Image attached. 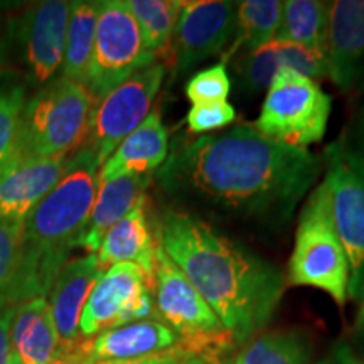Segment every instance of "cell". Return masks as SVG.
Listing matches in <instances>:
<instances>
[{
  "label": "cell",
  "mask_w": 364,
  "mask_h": 364,
  "mask_svg": "<svg viewBox=\"0 0 364 364\" xmlns=\"http://www.w3.org/2000/svg\"><path fill=\"white\" fill-rule=\"evenodd\" d=\"M322 169L309 149L241 124L198 139L177 136L156 177L177 204L275 231L289 225Z\"/></svg>",
  "instance_id": "cell-1"
},
{
  "label": "cell",
  "mask_w": 364,
  "mask_h": 364,
  "mask_svg": "<svg viewBox=\"0 0 364 364\" xmlns=\"http://www.w3.org/2000/svg\"><path fill=\"white\" fill-rule=\"evenodd\" d=\"M156 235L236 344L270 322L287 285L275 265L188 211H164Z\"/></svg>",
  "instance_id": "cell-2"
},
{
  "label": "cell",
  "mask_w": 364,
  "mask_h": 364,
  "mask_svg": "<svg viewBox=\"0 0 364 364\" xmlns=\"http://www.w3.org/2000/svg\"><path fill=\"white\" fill-rule=\"evenodd\" d=\"M102 162L88 147L80 149L61 179L24 220L21 260L22 304L48 297L59 270L88 225L100 188Z\"/></svg>",
  "instance_id": "cell-3"
},
{
  "label": "cell",
  "mask_w": 364,
  "mask_h": 364,
  "mask_svg": "<svg viewBox=\"0 0 364 364\" xmlns=\"http://www.w3.org/2000/svg\"><path fill=\"white\" fill-rule=\"evenodd\" d=\"M154 307L159 321L177 334L174 349L186 359L226 361L236 341L228 332L201 294L174 265L159 245L152 277Z\"/></svg>",
  "instance_id": "cell-4"
},
{
  "label": "cell",
  "mask_w": 364,
  "mask_h": 364,
  "mask_svg": "<svg viewBox=\"0 0 364 364\" xmlns=\"http://www.w3.org/2000/svg\"><path fill=\"white\" fill-rule=\"evenodd\" d=\"M93 108L85 85L65 76L46 83L24 105L14 164L68 156L86 139Z\"/></svg>",
  "instance_id": "cell-5"
},
{
  "label": "cell",
  "mask_w": 364,
  "mask_h": 364,
  "mask_svg": "<svg viewBox=\"0 0 364 364\" xmlns=\"http://www.w3.org/2000/svg\"><path fill=\"white\" fill-rule=\"evenodd\" d=\"M327 211L349 263L348 297L364 300V157L343 135L324 150Z\"/></svg>",
  "instance_id": "cell-6"
},
{
  "label": "cell",
  "mask_w": 364,
  "mask_h": 364,
  "mask_svg": "<svg viewBox=\"0 0 364 364\" xmlns=\"http://www.w3.org/2000/svg\"><path fill=\"white\" fill-rule=\"evenodd\" d=\"M287 279L290 285L322 290L339 307L348 300V257L331 223L321 186L309 196L300 215Z\"/></svg>",
  "instance_id": "cell-7"
},
{
  "label": "cell",
  "mask_w": 364,
  "mask_h": 364,
  "mask_svg": "<svg viewBox=\"0 0 364 364\" xmlns=\"http://www.w3.org/2000/svg\"><path fill=\"white\" fill-rule=\"evenodd\" d=\"M332 98L307 76L280 70L267 90L255 130L267 139L307 149L324 139L329 124Z\"/></svg>",
  "instance_id": "cell-8"
},
{
  "label": "cell",
  "mask_w": 364,
  "mask_h": 364,
  "mask_svg": "<svg viewBox=\"0 0 364 364\" xmlns=\"http://www.w3.org/2000/svg\"><path fill=\"white\" fill-rule=\"evenodd\" d=\"M125 0H105L100 6L97 33L85 86L98 103L132 75L156 65Z\"/></svg>",
  "instance_id": "cell-9"
},
{
  "label": "cell",
  "mask_w": 364,
  "mask_h": 364,
  "mask_svg": "<svg viewBox=\"0 0 364 364\" xmlns=\"http://www.w3.org/2000/svg\"><path fill=\"white\" fill-rule=\"evenodd\" d=\"M164 78L166 66L156 63L132 75L95 103L85 147L97 154L102 166L118 145L149 117Z\"/></svg>",
  "instance_id": "cell-10"
},
{
  "label": "cell",
  "mask_w": 364,
  "mask_h": 364,
  "mask_svg": "<svg viewBox=\"0 0 364 364\" xmlns=\"http://www.w3.org/2000/svg\"><path fill=\"white\" fill-rule=\"evenodd\" d=\"M154 314L152 282L134 263H118L105 270L91 290L80 318V336L95 338Z\"/></svg>",
  "instance_id": "cell-11"
},
{
  "label": "cell",
  "mask_w": 364,
  "mask_h": 364,
  "mask_svg": "<svg viewBox=\"0 0 364 364\" xmlns=\"http://www.w3.org/2000/svg\"><path fill=\"white\" fill-rule=\"evenodd\" d=\"M236 11L238 2L231 0L181 2L169 58L174 80L184 78L226 48L236 33Z\"/></svg>",
  "instance_id": "cell-12"
},
{
  "label": "cell",
  "mask_w": 364,
  "mask_h": 364,
  "mask_svg": "<svg viewBox=\"0 0 364 364\" xmlns=\"http://www.w3.org/2000/svg\"><path fill=\"white\" fill-rule=\"evenodd\" d=\"M326 65L343 93L364 90V0L327 2Z\"/></svg>",
  "instance_id": "cell-13"
},
{
  "label": "cell",
  "mask_w": 364,
  "mask_h": 364,
  "mask_svg": "<svg viewBox=\"0 0 364 364\" xmlns=\"http://www.w3.org/2000/svg\"><path fill=\"white\" fill-rule=\"evenodd\" d=\"M177 334L159 318L130 322L83 339L78 348V363L136 361L159 356L177 344Z\"/></svg>",
  "instance_id": "cell-14"
},
{
  "label": "cell",
  "mask_w": 364,
  "mask_h": 364,
  "mask_svg": "<svg viewBox=\"0 0 364 364\" xmlns=\"http://www.w3.org/2000/svg\"><path fill=\"white\" fill-rule=\"evenodd\" d=\"M105 268L98 263L97 255H86L66 262L59 270L51 289V306L54 324L61 341V359L70 354L83 338L80 336V318L91 290ZM61 363V361H59Z\"/></svg>",
  "instance_id": "cell-15"
},
{
  "label": "cell",
  "mask_w": 364,
  "mask_h": 364,
  "mask_svg": "<svg viewBox=\"0 0 364 364\" xmlns=\"http://www.w3.org/2000/svg\"><path fill=\"white\" fill-rule=\"evenodd\" d=\"M71 2L46 0L36 4L24 22L26 61L36 83H49L63 66Z\"/></svg>",
  "instance_id": "cell-16"
},
{
  "label": "cell",
  "mask_w": 364,
  "mask_h": 364,
  "mask_svg": "<svg viewBox=\"0 0 364 364\" xmlns=\"http://www.w3.org/2000/svg\"><path fill=\"white\" fill-rule=\"evenodd\" d=\"M66 164L68 156L12 164L0 177V221L24 223L41 199L61 179Z\"/></svg>",
  "instance_id": "cell-17"
},
{
  "label": "cell",
  "mask_w": 364,
  "mask_h": 364,
  "mask_svg": "<svg viewBox=\"0 0 364 364\" xmlns=\"http://www.w3.org/2000/svg\"><path fill=\"white\" fill-rule=\"evenodd\" d=\"M11 344L14 364H59L61 341L48 297H36L14 309Z\"/></svg>",
  "instance_id": "cell-18"
},
{
  "label": "cell",
  "mask_w": 364,
  "mask_h": 364,
  "mask_svg": "<svg viewBox=\"0 0 364 364\" xmlns=\"http://www.w3.org/2000/svg\"><path fill=\"white\" fill-rule=\"evenodd\" d=\"M169 134L161 112L154 110L115 149L100 169V182L122 176L154 174L169 156Z\"/></svg>",
  "instance_id": "cell-19"
},
{
  "label": "cell",
  "mask_w": 364,
  "mask_h": 364,
  "mask_svg": "<svg viewBox=\"0 0 364 364\" xmlns=\"http://www.w3.org/2000/svg\"><path fill=\"white\" fill-rule=\"evenodd\" d=\"M159 250L157 235L150 231L145 215V198L125 218L108 230L95 253L102 268L108 270L118 263H134L152 282Z\"/></svg>",
  "instance_id": "cell-20"
},
{
  "label": "cell",
  "mask_w": 364,
  "mask_h": 364,
  "mask_svg": "<svg viewBox=\"0 0 364 364\" xmlns=\"http://www.w3.org/2000/svg\"><path fill=\"white\" fill-rule=\"evenodd\" d=\"M152 174L122 176L100 182L93 209L80 240V247L95 255L112 226L125 218L145 198Z\"/></svg>",
  "instance_id": "cell-21"
},
{
  "label": "cell",
  "mask_w": 364,
  "mask_h": 364,
  "mask_svg": "<svg viewBox=\"0 0 364 364\" xmlns=\"http://www.w3.org/2000/svg\"><path fill=\"white\" fill-rule=\"evenodd\" d=\"M100 6H102V2H97V0L71 2L65 58H63L61 68L65 78L81 85H85L91 51H93Z\"/></svg>",
  "instance_id": "cell-22"
},
{
  "label": "cell",
  "mask_w": 364,
  "mask_h": 364,
  "mask_svg": "<svg viewBox=\"0 0 364 364\" xmlns=\"http://www.w3.org/2000/svg\"><path fill=\"white\" fill-rule=\"evenodd\" d=\"M327 2L287 0L282 4V24L277 39L306 46L326 58Z\"/></svg>",
  "instance_id": "cell-23"
},
{
  "label": "cell",
  "mask_w": 364,
  "mask_h": 364,
  "mask_svg": "<svg viewBox=\"0 0 364 364\" xmlns=\"http://www.w3.org/2000/svg\"><path fill=\"white\" fill-rule=\"evenodd\" d=\"M311 349L302 332H265L250 339L231 364H311Z\"/></svg>",
  "instance_id": "cell-24"
},
{
  "label": "cell",
  "mask_w": 364,
  "mask_h": 364,
  "mask_svg": "<svg viewBox=\"0 0 364 364\" xmlns=\"http://www.w3.org/2000/svg\"><path fill=\"white\" fill-rule=\"evenodd\" d=\"M145 48L157 59L169 56L181 0H127Z\"/></svg>",
  "instance_id": "cell-25"
},
{
  "label": "cell",
  "mask_w": 364,
  "mask_h": 364,
  "mask_svg": "<svg viewBox=\"0 0 364 364\" xmlns=\"http://www.w3.org/2000/svg\"><path fill=\"white\" fill-rule=\"evenodd\" d=\"M282 4L279 0H245L238 2L236 11V33L233 51L243 48V51H253L277 39L282 24Z\"/></svg>",
  "instance_id": "cell-26"
},
{
  "label": "cell",
  "mask_w": 364,
  "mask_h": 364,
  "mask_svg": "<svg viewBox=\"0 0 364 364\" xmlns=\"http://www.w3.org/2000/svg\"><path fill=\"white\" fill-rule=\"evenodd\" d=\"M24 223L0 221V311L21 306V260Z\"/></svg>",
  "instance_id": "cell-27"
},
{
  "label": "cell",
  "mask_w": 364,
  "mask_h": 364,
  "mask_svg": "<svg viewBox=\"0 0 364 364\" xmlns=\"http://www.w3.org/2000/svg\"><path fill=\"white\" fill-rule=\"evenodd\" d=\"M280 70H285V63L277 41H272L253 51H243L236 61L240 86L248 95L267 91Z\"/></svg>",
  "instance_id": "cell-28"
},
{
  "label": "cell",
  "mask_w": 364,
  "mask_h": 364,
  "mask_svg": "<svg viewBox=\"0 0 364 364\" xmlns=\"http://www.w3.org/2000/svg\"><path fill=\"white\" fill-rule=\"evenodd\" d=\"M24 105V86L0 78V177L11 169L16 157L17 135H19Z\"/></svg>",
  "instance_id": "cell-29"
},
{
  "label": "cell",
  "mask_w": 364,
  "mask_h": 364,
  "mask_svg": "<svg viewBox=\"0 0 364 364\" xmlns=\"http://www.w3.org/2000/svg\"><path fill=\"white\" fill-rule=\"evenodd\" d=\"M184 93L193 105L226 102L231 93V78L226 70V63H218L194 73L186 83Z\"/></svg>",
  "instance_id": "cell-30"
},
{
  "label": "cell",
  "mask_w": 364,
  "mask_h": 364,
  "mask_svg": "<svg viewBox=\"0 0 364 364\" xmlns=\"http://www.w3.org/2000/svg\"><path fill=\"white\" fill-rule=\"evenodd\" d=\"M236 120V110L228 102L198 103L191 107L186 115L189 134H209V132L225 130Z\"/></svg>",
  "instance_id": "cell-31"
},
{
  "label": "cell",
  "mask_w": 364,
  "mask_h": 364,
  "mask_svg": "<svg viewBox=\"0 0 364 364\" xmlns=\"http://www.w3.org/2000/svg\"><path fill=\"white\" fill-rule=\"evenodd\" d=\"M14 309L0 311V364H14L11 344V322Z\"/></svg>",
  "instance_id": "cell-32"
},
{
  "label": "cell",
  "mask_w": 364,
  "mask_h": 364,
  "mask_svg": "<svg viewBox=\"0 0 364 364\" xmlns=\"http://www.w3.org/2000/svg\"><path fill=\"white\" fill-rule=\"evenodd\" d=\"M316 364H361V363H359L356 353H354L351 346L346 343H339L336 344L334 348H332L331 351Z\"/></svg>",
  "instance_id": "cell-33"
},
{
  "label": "cell",
  "mask_w": 364,
  "mask_h": 364,
  "mask_svg": "<svg viewBox=\"0 0 364 364\" xmlns=\"http://www.w3.org/2000/svg\"><path fill=\"white\" fill-rule=\"evenodd\" d=\"M344 136L359 156L364 157V102L361 107H359L353 129L349 130L348 134H344Z\"/></svg>",
  "instance_id": "cell-34"
},
{
  "label": "cell",
  "mask_w": 364,
  "mask_h": 364,
  "mask_svg": "<svg viewBox=\"0 0 364 364\" xmlns=\"http://www.w3.org/2000/svg\"><path fill=\"white\" fill-rule=\"evenodd\" d=\"M184 356H181L176 349H171V351L159 354V356L145 358V359H136V361H117V363H78V364H181L184 361Z\"/></svg>",
  "instance_id": "cell-35"
},
{
  "label": "cell",
  "mask_w": 364,
  "mask_h": 364,
  "mask_svg": "<svg viewBox=\"0 0 364 364\" xmlns=\"http://www.w3.org/2000/svg\"><path fill=\"white\" fill-rule=\"evenodd\" d=\"M354 344L364 354V300H361V307H359L356 324H354Z\"/></svg>",
  "instance_id": "cell-36"
},
{
  "label": "cell",
  "mask_w": 364,
  "mask_h": 364,
  "mask_svg": "<svg viewBox=\"0 0 364 364\" xmlns=\"http://www.w3.org/2000/svg\"><path fill=\"white\" fill-rule=\"evenodd\" d=\"M182 364H231L228 361H201V359H186Z\"/></svg>",
  "instance_id": "cell-37"
},
{
  "label": "cell",
  "mask_w": 364,
  "mask_h": 364,
  "mask_svg": "<svg viewBox=\"0 0 364 364\" xmlns=\"http://www.w3.org/2000/svg\"><path fill=\"white\" fill-rule=\"evenodd\" d=\"M6 51V39L2 38V34H0V59H2V54ZM2 63V61H0Z\"/></svg>",
  "instance_id": "cell-38"
},
{
  "label": "cell",
  "mask_w": 364,
  "mask_h": 364,
  "mask_svg": "<svg viewBox=\"0 0 364 364\" xmlns=\"http://www.w3.org/2000/svg\"><path fill=\"white\" fill-rule=\"evenodd\" d=\"M184 361H186V359H184ZM181 364H182V363H181Z\"/></svg>",
  "instance_id": "cell-39"
}]
</instances>
